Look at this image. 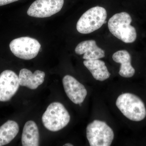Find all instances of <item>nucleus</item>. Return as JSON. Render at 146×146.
Here are the masks:
<instances>
[{
    "label": "nucleus",
    "mask_w": 146,
    "mask_h": 146,
    "mask_svg": "<svg viewBox=\"0 0 146 146\" xmlns=\"http://www.w3.org/2000/svg\"><path fill=\"white\" fill-rule=\"evenodd\" d=\"M132 18L125 12L116 13L109 19L110 31L118 39L125 43H133L136 40L137 33L135 28L131 25Z\"/></svg>",
    "instance_id": "1"
},
{
    "label": "nucleus",
    "mask_w": 146,
    "mask_h": 146,
    "mask_svg": "<svg viewBox=\"0 0 146 146\" xmlns=\"http://www.w3.org/2000/svg\"><path fill=\"white\" fill-rule=\"evenodd\" d=\"M116 104L124 116L131 121H140L146 117L145 104L140 98L134 94H121L117 99Z\"/></svg>",
    "instance_id": "2"
},
{
    "label": "nucleus",
    "mask_w": 146,
    "mask_h": 146,
    "mask_svg": "<svg viewBox=\"0 0 146 146\" xmlns=\"http://www.w3.org/2000/svg\"><path fill=\"white\" fill-rule=\"evenodd\" d=\"M70 116L63 104L58 102L50 104L42 117V123L48 130L57 131L68 125Z\"/></svg>",
    "instance_id": "3"
},
{
    "label": "nucleus",
    "mask_w": 146,
    "mask_h": 146,
    "mask_svg": "<svg viewBox=\"0 0 146 146\" xmlns=\"http://www.w3.org/2000/svg\"><path fill=\"white\" fill-rule=\"evenodd\" d=\"M86 137L91 146H110L114 140L112 129L105 122L95 120L87 125Z\"/></svg>",
    "instance_id": "4"
},
{
    "label": "nucleus",
    "mask_w": 146,
    "mask_h": 146,
    "mask_svg": "<svg viewBox=\"0 0 146 146\" xmlns=\"http://www.w3.org/2000/svg\"><path fill=\"white\" fill-rule=\"evenodd\" d=\"M107 14L101 7H92L84 13L78 21L76 29L82 34H89L96 31L104 24Z\"/></svg>",
    "instance_id": "5"
},
{
    "label": "nucleus",
    "mask_w": 146,
    "mask_h": 146,
    "mask_svg": "<svg viewBox=\"0 0 146 146\" xmlns=\"http://www.w3.org/2000/svg\"><path fill=\"white\" fill-rule=\"evenodd\" d=\"M41 46L36 39L27 36L13 39L9 44L11 51L15 56L27 60L36 57Z\"/></svg>",
    "instance_id": "6"
},
{
    "label": "nucleus",
    "mask_w": 146,
    "mask_h": 146,
    "mask_svg": "<svg viewBox=\"0 0 146 146\" xmlns=\"http://www.w3.org/2000/svg\"><path fill=\"white\" fill-rule=\"evenodd\" d=\"M64 0H36L29 7L27 13L35 18L50 17L60 11Z\"/></svg>",
    "instance_id": "7"
},
{
    "label": "nucleus",
    "mask_w": 146,
    "mask_h": 146,
    "mask_svg": "<svg viewBox=\"0 0 146 146\" xmlns=\"http://www.w3.org/2000/svg\"><path fill=\"white\" fill-rule=\"evenodd\" d=\"M19 78L13 71H4L0 74V101H9L19 88Z\"/></svg>",
    "instance_id": "8"
},
{
    "label": "nucleus",
    "mask_w": 146,
    "mask_h": 146,
    "mask_svg": "<svg viewBox=\"0 0 146 146\" xmlns=\"http://www.w3.org/2000/svg\"><path fill=\"white\" fill-rule=\"evenodd\" d=\"M63 84L65 93L69 98L76 104H81L87 96V90L83 84L70 75L63 78Z\"/></svg>",
    "instance_id": "9"
},
{
    "label": "nucleus",
    "mask_w": 146,
    "mask_h": 146,
    "mask_svg": "<svg viewBox=\"0 0 146 146\" xmlns=\"http://www.w3.org/2000/svg\"><path fill=\"white\" fill-rule=\"evenodd\" d=\"M75 51L77 54H84L83 58L85 60H97L105 57L104 51L97 46L95 40L80 42L76 47Z\"/></svg>",
    "instance_id": "10"
},
{
    "label": "nucleus",
    "mask_w": 146,
    "mask_h": 146,
    "mask_svg": "<svg viewBox=\"0 0 146 146\" xmlns=\"http://www.w3.org/2000/svg\"><path fill=\"white\" fill-rule=\"evenodd\" d=\"M45 77V73L43 71L37 70L33 73L30 70L23 69L18 76L19 84L34 90L44 82Z\"/></svg>",
    "instance_id": "11"
},
{
    "label": "nucleus",
    "mask_w": 146,
    "mask_h": 146,
    "mask_svg": "<svg viewBox=\"0 0 146 146\" xmlns=\"http://www.w3.org/2000/svg\"><path fill=\"white\" fill-rule=\"evenodd\" d=\"M112 59L121 64L119 73L121 76L129 78L134 75L135 69L131 65V56L127 51L121 50L116 52L112 55Z\"/></svg>",
    "instance_id": "12"
},
{
    "label": "nucleus",
    "mask_w": 146,
    "mask_h": 146,
    "mask_svg": "<svg viewBox=\"0 0 146 146\" xmlns=\"http://www.w3.org/2000/svg\"><path fill=\"white\" fill-rule=\"evenodd\" d=\"M83 64L96 80L104 81L110 77V73L108 71L105 63L102 60L99 59L85 60L84 61Z\"/></svg>",
    "instance_id": "13"
},
{
    "label": "nucleus",
    "mask_w": 146,
    "mask_h": 146,
    "mask_svg": "<svg viewBox=\"0 0 146 146\" xmlns=\"http://www.w3.org/2000/svg\"><path fill=\"white\" fill-rule=\"evenodd\" d=\"M39 129L36 123L28 121L25 124L22 136V144L23 146L39 145Z\"/></svg>",
    "instance_id": "14"
},
{
    "label": "nucleus",
    "mask_w": 146,
    "mask_h": 146,
    "mask_svg": "<svg viewBox=\"0 0 146 146\" xmlns=\"http://www.w3.org/2000/svg\"><path fill=\"white\" fill-rule=\"evenodd\" d=\"M18 124L15 121L9 120L0 127V146L9 143L19 132Z\"/></svg>",
    "instance_id": "15"
},
{
    "label": "nucleus",
    "mask_w": 146,
    "mask_h": 146,
    "mask_svg": "<svg viewBox=\"0 0 146 146\" xmlns=\"http://www.w3.org/2000/svg\"><path fill=\"white\" fill-rule=\"evenodd\" d=\"M19 0H0V6L6 5L8 4L15 2Z\"/></svg>",
    "instance_id": "16"
},
{
    "label": "nucleus",
    "mask_w": 146,
    "mask_h": 146,
    "mask_svg": "<svg viewBox=\"0 0 146 146\" xmlns=\"http://www.w3.org/2000/svg\"><path fill=\"white\" fill-rule=\"evenodd\" d=\"M64 146H74L72 145V144H71V143H66L65 144V145H63Z\"/></svg>",
    "instance_id": "17"
}]
</instances>
